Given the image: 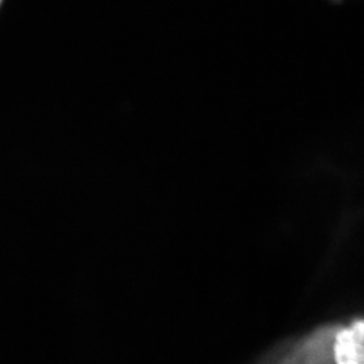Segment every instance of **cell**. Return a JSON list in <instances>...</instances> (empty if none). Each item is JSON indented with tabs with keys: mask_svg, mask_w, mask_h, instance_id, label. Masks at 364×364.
Segmentation results:
<instances>
[{
	"mask_svg": "<svg viewBox=\"0 0 364 364\" xmlns=\"http://www.w3.org/2000/svg\"><path fill=\"white\" fill-rule=\"evenodd\" d=\"M333 328L324 329L314 333L311 338L305 340L301 346L296 347L279 364H326L329 356V343Z\"/></svg>",
	"mask_w": 364,
	"mask_h": 364,
	"instance_id": "2",
	"label": "cell"
},
{
	"mask_svg": "<svg viewBox=\"0 0 364 364\" xmlns=\"http://www.w3.org/2000/svg\"><path fill=\"white\" fill-rule=\"evenodd\" d=\"M364 324L362 318L351 324L333 328L329 356L332 364H364Z\"/></svg>",
	"mask_w": 364,
	"mask_h": 364,
	"instance_id": "1",
	"label": "cell"
}]
</instances>
